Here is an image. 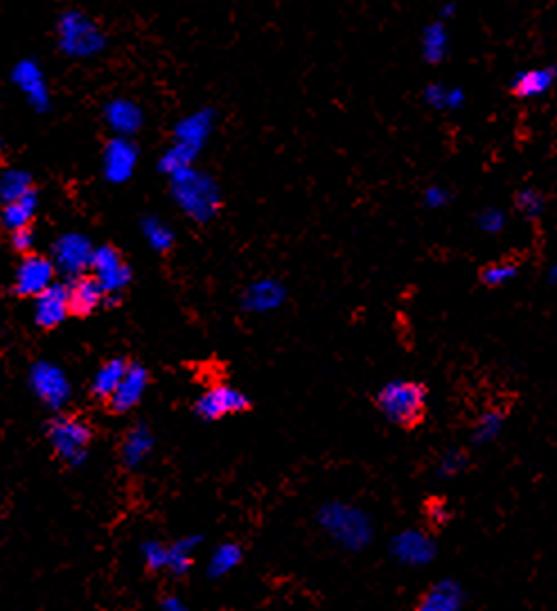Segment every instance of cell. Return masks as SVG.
I'll return each instance as SVG.
<instances>
[{
  "label": "cell",
  "mask_w": 557,
  "mask_h": 611,
  "mask_svg": "<svg viewBox=\"0 0 557 611\" xmlns=\"http://www.w3.org/2000/svg\"><path fill=\"white\" fill-rule=\"evenodd\" d=\"M215 125H217L215 109H199L183 115V118L174 125L172 145L165 149L161 161H158L161 172L172 176L174 172L194 165L210 136L215 134Z\"/></svg>",
  "instance_id": "cell-1"
},
{
  "label": "cell",
  "mask_w": 557,
  "mask_h": 611,
  "mask_svg": "<svg viewBox=\"0 0 557 611\" xmlns=\"http://www.w3.org/2000/svg\"><path fill=\"white\" fill-rule=\"evenodd\" d=\"M321 526L332 542H337L343 551L359 553L373 544L375 521L364 508L352 506L346 501H327L316 515Z\"/></svg>",
  "instance_id": "cell-2"
},
{
  "label": "cell",
  "mask_w": 557,
  "mask_h": 611,
  "mask_svg": "<svg viewBox=\"0 0 557 611\" xmlns=\"http://www.w3.org/2000/svg\"><path fill=\"white\" fill-rule=\"evenodd\" d=\"M55 43L66 59L86 61L102 55L109 46V37L93 16L82 10H66L57 16Z\"/></svg>",
  "instance_id": "cell-3"
},
{
  "label": "cell",
  "mask_w": 557,
  "mask_h": 611,
  "mask_svg": "<svg viewBox=\"0 0 557 611\" xmlns=\"http://www.w3.org/2000/svg\"><path fill=\"white\" fill-rule=\"evenodd\" d=\"M429 388L409 379H391L375 393L377 411L384 415L386 422L402 429H413L422 424L427 413Z\"/></svg>",
  "instance_id": "cell-4"
},
{
  "label": "cell",
  "mask_w": 557,
  "mask_h": 611,
  "mask_svg": "<svg viewBox=\"0 0 557 611\" xmlns=\"http://www.w3.org/2000/svg\"><path fill=\"white\" fill-rule=\"evenodd\" d=\"M170 179L174 199L185 215L199 224H206L217 217L221 210V190L212 176L190 165L185 170L174 172Z\"/></svg>",
  "instance_id": "cell-5"
},
{
  "label": "cell",
  "mask_w": 557,
  "mask_h": 611,
  "mask_svg": "<svg viewBox=\"0 0 557 611\" xmlns=\"http://www.w3.org/2000/svg\"><path fill=\"white\" fill-rule=\"evenodd\" d=\"M48 440L59 458L68 465H82L88 456V445L93 440V429L73 415H59L48 424Z\"/></svg>",
  "instance_id": "cell-6"
},
{
  "label": "cell",
  "mask_w": 557,
  "mask_h": 611,
  "mask_svg": "<svg viewBox=\"0 0 557 611\" xmlns=\"http://www.w3.org/2000/svg\"><path fill=\"white\" fill-rule=\"evenodd\" d=\"M12 84L19 88L23 100L28 102L32 111L37 113H48L52 106V95L50 86L46 79V70L34 57H23L16 61L10 70Z\"/></svg>",
  "instance_id": "cell-7"
},
{
  "label": "cell",
  "mask_w": 557,
  "mask_h": 611,
  "mask_svg": "<svg viewBox=\"0 0 557 611\" xmlns=\"http://www.w3.org/2000/svg\"><path fill=\"white\" fill-rule=\"evenodd\" d=\"M388 553L393 560L409 569H424L438 557V544L429 533L420 528H406L388 542Z\"/></svg>",
  "instance_id": "cell-8"
},
{
  "label": "cell",
  "mask_w": 557,
  "mask_h": 611,
  "mask_svg": "<svg viewBox=\"0 0 557 611\" xmlns=\"http://www.w3.org/2000/svg\"><path fill=\"white\" fill-rule=\"evenodd\" d=\"M249 409H251L249 395L242 393L240 388L228 384L210 386L208 391L199 397L197 404H194V411H197L199 418L208 422L224 420L228 415H237Z\"/></svg>",
  "instance_id": "cell-9"
},
{
  "label": "cell",
  "mask_w": 557,
  "mask_h": 611,
  "mask_svg": "<svg viewBox=\"0 0 557 611\" xmlns=\"http://www.w3.org/2000/svg\"><path fill=\"white\" fill-rule=\"evenodd\" d=\"M95 246L88 242V237L79 233L61 235L55 246H52V262L57 271L66 273L70 278H77L91 269Z\"/></svg>",
  "instance_id": "cell-10"
},
{
  "label": "cell",
  "mask_w": 557,
  "mask_h": 611,
  "mask_svg": "<svg viewBox=\"0 0 557 611\" xmlns=\"http://www.w3.org/2000/svg\"><path fill=\"white\" fill-rule=\"evenodd\" d=\"M30 386L39 400L50 409H61L70 400V382L64 370L50 361L34 363L30 370Z\"/></svg>",
  "instance_id": "cell-11"
},
{
  "label": "cell",
  "mask_w": 557,
  "mask_h": 611,
  "mask_svg": "<svg viewBox=\"0 0 557 611\" xmlns=\"http://www.w3.org/2000/svg\"><path fill=\"white\" fill-rule=\"evenodd\" d=\"M91 271L93 276L100 280L106 294L113 296H120V291L127 289L131 282V267L113 246H100V249H95Z\"/></svg>",
  "instance_id": "cell-12"
},
{
  "label": "cell",
  "mask_w": 557,
  "mask_h": 611,
  "mask_svg": "<svg viewBox=\"0 0 557 611\" xmlns=\"http://www.w3.org/2000/svg\"><path fill=\"white\" fill-rule=\"evenodd\" d=\"M138 156L140 152L134 140L127 136H113L102 152V172L106 176V181L111 183L129 181L136 172Z\"/></svg>",
  "instance_id": "cell-13"
},
{
  "label": "cell",
  "mask_w": 557,
  "mask_h": 611,
  "mask_svg": "<svg viewBox=\"0 0 557 611\" xmlns=\"http://www.w3.org/2000/svg\"><path fill=\"white\" fill-rule=\"evenodd\" d=\"M57 267L55 262L43 258V255H25L23 262L16 269L14 291L19 296H34L37 298L41 291H46L52 282H55Z\"/></svg>",
  "instance_id": "cell-14"
},
{
  "label": "cell",
  "mask_w": 557,
  "mask_h": 611,
  "mask_svg": "<svg viewBox=\"0 0 557 611\" xmlns=\"http://www.w3.org/2000/svg\"><path fill=\"white\" fill-rule=\"evenodd\" d=\"M104 122L116 136L134 138L145 127V111L138 102L129 97H113L104 104Z\"/></svg>",
  "instance_id": "cell-15"
},
{
  "label": "cell",
  "mask_w": 557,
  "mask_h": 611,
  "mask_svg": "<svg viewBox=\"0 0 557 611\" xmlns=\"http://www.w3.org/2000/svg\"><path fill=\"white\" fill-rule=\"evenodd\" d=\"M70 316V296H68V285H52L41 291L37 296V305H34V321L43 330H55Z\"/></svg>",
  "instance_id": "cell-16"
},
{
  "label": "cell",
  "mask_w": 557,
  "mask_h": 611,
  "mask_svg": "<svg viewBox=\"0 0 557 611\" xmlns=\"http://www.w3.org/2000/svg\"><path fill=\"white\" fill-rule=\"evenodd\" d=\"M287 300V289L276 278H260L251 282L242 294V309L251 314H269Z\"/></svg>",
  "instance_id": "cell-17"
},
{
  "label": "cell",
  "mask_w": 557,
  "mask_h": 611,
  "mask_svg": "<svg viewBox=\"0 0 557 611\" xmlns=\"http://www.w3.org/2000/svg\"><path fill=\"white\" fill-rule=\"evenodd\" d=\"M149 384V373L140 363H129L125 377L118 384L116 391L109 397L111 409L116 413H127L140 404Z\"/></svg>",
  "instance_id": "cell-18"
},
{
  "label": "cell",
  "mask_w": 557,
  "mask_h": 611,
  "mask_svg": "<svg viewBox=\"0 0 557 611\" xmlns=\"http://www.w3.org/2000/svg\"><path fill=\"white\" fill-rule=\"evenodd\" d=\"M467 602L463 584L454 578H442L431 584L418 602L420 611H461Z\"/></svg>",
  "instance_id": "cell-19"
},
{
  "label": "cell",
  "mask_w": 557,
  "mask_h": 611,
  "mask_svg": "<svg viewBox=\"0 0 557 611\" xmlns=\"http://www.w3.org/2000/svg\"><path fill=\"white\" fill-rule=\"evenodd\" d=\"M68 296H70V314L73 316H91L95 309L104 305L106 291L102 289L100 280L95 276H82L73 278L68 285Z\"/></svg>",
  "instance_id": "cell-20"
},
{
  "label": "cell",
  "mask_w": 557,
  "mask_h": 611,
  "mask_svg": "<svg viewBox=\"0 0 557 611\" xmlns=\"http://www.w3.org/2000/svg\"><path fill=\"white\" fill-rule=\"evenodd\" d=\"M557 84V66H539V68H528L519 70L512 79V93L519 100H537L544 97L551 88Z\"/></svg>",
  "instance_id": "cell-21"
},
{
  "label": "cell",
  "mask_w": 557,
  "mask_h": 611,
  "mask_svg": "<svg viewBox=\"0 0 557 611\" xmlns=\"http://www.w3.org/2000/svg\"><path fill=\"white\" fill-rule=\"evenodd\" d=\"M37 208H39V199L37 192L25 194V197L3 203V212H0V224H3L10 233L19 228H28L34 217H37Z\"/></svg>",
  "instance_id": "cell-22"
},
{
  "label": "cell",
  "mask_w": 557,
  "mask_h": 611,
  "mask_svg": "<svg viewBox=\"0 0 557 611\" xmlns=\"http://www.w3.org/2000/svg\"><path fill=\"white\" fill-rule=\"evenodd\" d=\"M129 368L127 359H109L106 363H102L100 370H97L91 384V391L97 397V400H106L109 402V397L116 391L118 384L122 382V377H125Z\"/></svg>",
  "instance_id": "cell-23"
},
{
  "label": "cell",
  "mask_w": 557,
  "mask_h": 611,
  "mask_svg": "<svg viewBox=\"0 0 557 611\" xmlns=\"http://www.w3.org/2000/svg\"><path fill=\"white\" fill-rule=\"evenodd\" d=\"M420 50L427 64H440L449 52V32L442 21H433L422 30Z\"/></svg>",
  "instance_id": "cell-24"
},
{
  "label": "cell",
  "mask_w": 557,
  "mask_h": 611,
  "mask_svg": "<svg viewBox=\"0 0 557 611\" xmlns=\"http://www.w3.org/2000/svg\"><path fill=\"white\" fill-rule=\"evenodd\" d=\"M152 449H154L152 431L140 424V427H134L127 433L125 445H122V460H125L127 467H138Z\"/></svg>",
  "instance_id": "cell-25"
},
{
  "label": "cell",
  "mask_w": 557,
  "mask_h": 611,
  "mask_svg": "<svg viewBox=\"0 0 557 611\" xmlns=\"http://www.w3.org/2000/svg\"><path fill=\"white\" fill-rule=\"evenodd\" d=\"M503 427H506V413H503L501 409H490V411L481 413V418L476 420L474 431H472L474 447L492 445V442L503 433Z\"/></svg>",
  "instance_id": "cell-26"
},
{
  "label": "cell",
  "mask_w": 557,
  "mask_h": 611,
  "mask_svg": "<svg viewBox=\"0 0 557 611\" xmlns=\"http://www.w3.org/2000/svg\"><path fill=\"white\" fill-rule=\"evenodd\" d=\"M30 192H34V181L30 172L19 170V167L0 172V201L10 203Z\"/></svg>",
  "instance_id": "cell-27"
},
{
  "label": "cell",
  "mask_w": 557,
  "mask_h": 611,
  "mask_svg": "<svg viewBox=\"0 0 557 611\" xmlns=\"http://www.w3.org/2000/svg\"><path fill=\"white\" fill-rule=\"evenodd\" d=\"M242 546L235 544V542H226L215 548V553L210 555V562H208V575L210 578H224V575L231 573L233 569H237L242 562Z\"/></svg>",
  "instance_id": "cell-28"
},
{
  "label": "cell",
  "mask_w": 557,
  "mask_h": 611,
  "mask_svg": "<svg viewBox=\"0 0 557 611\" xmlns=\"http://www.w3.org/2000/svg\"><path fill=\"white\" fill-rule=\"evenodd\" d=\"M201 537H185L174 546H167V566L165 569L174 575H185L192 566V551L199 546Z\"/></svg>",
  "instance_id": "cell-29"
},
{
  "label": "cell",
  "mask_w": 557,
  "mask_h": 611,
  "mask_svg": "<svg viewBox=\"0 0 557 611\" xmlns=\"http://www.w3.org/2000/svg\"><path fill=\"white\" fill-rule=\"evenodd\" d=\"M143 235L147 239V244L152 246L154 251L158 253H165L172 249L174 244V233L172 228L165 224V221L156 219V217H147L143 219Z\"/></svg>",
  "instance_id": "cell-30"
},
{
  "label": "cell",
  "mask_w": 557,
  "mask_h": 611,
  "mask_svg": "<svg viewBox=\"0 0 557 611\" xmlns=\"http://www.w3.org/2000/svg\"><path fill=\"white\" fill-rule=\"evenodd\" d=\"M519 276V267L517 264L512 262H494V264H488L481 271V282L485 287L490 289H499V287H506L508 282H512Z\"/></svg>",
  "instance_id": "cell-31"
},
{
  "label": "cell",
  "mask_w": 557,
  "mask_h": 611,
  "mask_svg": "<svg viewBox=\"0 0 557 611\" xmlns=\"http://www.w3.org/2000/svg\"><path fill=\"white\" fill-rule=\"evenodd\" d=\"M515 208L521 217L526 219H539L546 210V199L544 194L537 188H524L517 192L515 197Z\"/></svg>",
  "instance_id": "cell-32"
},
{
  "label": "cell",
  "mask_w": 557,
  "mask_h": 611,
  "mask_svg": "<svg viewBox=\"0 0 557 611\" xmlns=\"http://www.w3.org/2000/svg\"><path fill=\"white\" fill-rule=\"evenodd\" d=\"M467 465H470V456L463 449H447L445 454L438 458L436 465V476L438 478H454L461 476Z\"/></svg>",
  "instance_id": "cell-33"
},
{
  "label": "cell",
  "mask_w": 557,
  "mask_h": 611,
  "mask_svg": "<svg viewBox=\"0 0 557 611\" xmlns=\"http://www.w3.org/2000/svg\"><path fill=\"white\" fill-rule=\"evenodd\" d=\"M506 224H508L506 212H503L497 206L483 208L479 215H476V226H479V230H481V233H485V235H499V233H503V228H506Z\"/></svg>",
  "instance_id": "cell-34"
},
{
  "label": "cell",
  "mask_w": 557,
  "mask_h": 611,
  "mask_svg": "<svg viewBox=\"0 0 557 611\" xmlns=\"http://www.w3.org/2000/svg\"><path fill=\"white\" fill-rule=\"evenodd\" d=\"M422 201L429 210H442L452 203V190L445 188V185H440V183H433L429 185V188H424Z\"/></svg>",
  "instance_id": "cell-35"
},
{
  "label": "cell",
  "mask_w": 557,
  "mask_h": 611,
  "mask_svg": "<svg viewBox=\"0 0 557 611\" xmlns=\"http://www.w3.org/2000/svg\"><path fill=\"white\" fill-rule=\"evenodd\" d=\"M449 88H452V86L429 84L427 88H424V93H422L424 104L431 106V109H436V111H447V106H449Z\"/></svg>",
  "instance_id": "cell-36"
},
{
  "label": "cell",
  "mask_w": 557,
  "mask_h": 611,
  "mask_svg": "<svg viewBox=\"0 0 557 611\" xmlns=\"http://www.w3.org/2000/svg\"><path fill=\"white\" fill-rule=\"evenodd\" d=\"M143 555L152 571H161L167 566V546H163L161 542H147L143 546Z\"/></svg>",
  "instance_id": "cell-37"
},
{
  "label": "cell",
  "mask_w": 557,
  "mask_h": 611,
  "mask_svg": "<svg viewBox=\"0 0 557 611\" xmlns=\"http://www.w3.org/2000/svg\"><path fill=\"white\" fill-rule=\"evenodd\" d=\"M427 517H429V524L436 526V528H442L447 524L449 519H452V510H449V506L445 501H429L427 506Z\"/></svg>",
  "instance_id": "cell-38"
},
{
  "label": "cell",
  "mask_w": 557,
  "mask_h": 611,
  "mask_svg": "<svg viewBox=\"0 0 557 611\" xmlns=\"http://www.w3.org/2000/svg\"><path fill=\"white\" fill-rule=\"evenodd\" d=\"M12 246H14V251H19L23 255H28L32 251L34 233L30 230V226L14 230V233H12Z\"/></svg>",
  "instance_id": "cell-39"
},
{
  "label": "cell",
  "mask_w": 557,
  "mask_h": 611,
  "mask_svg": "<svg viewBox=\"0 0 557 611\" xmlns=\"http://www.w3.org/2000/svg\"><path fill=\"white\" fill-rule=\"evenodd\" d=\"M454 14H456V5H454V3H447V5H442V7H440V21L452 19Z\"/></svg>",
  "instance_id": "cell-40"
},
{
  "label": "cell",
  "mask_w": 557,
  "mask_h": 611,
  "mask_svg": "<svg viewBox=\"0 0 557 611\" xmlns=\"http://www.w3.org/2000/svg\"><path fill=\"white\" fill-rule=\"evenodd\" d=\"M161 607H163V609H185V605H183V602H181L179 598H165V600L161 602Z\"/></svg>",
  "instance_id": "cell-41"
},
{
  "label": "cell",
  "mask_w": 557,
  "mask_h": 611,
  "mask_svg": "<svg viewBox=\"0 0 557 611\" xmlns=\"http://www.w3.org/2000/svg\"><path fill=\"white\" fill-rule=\"evenodd\" d=\"M548 282H551V285L557 287V262L553 264L551 269H548Z\"/></svg>",
  "instance_id": "cell-42"
},
{
  "label": "cell",
  "mask_w": 557,
  "mask_h": 611,
  "mask_svg": "<svg viewBox=\"0 0 557 611\" xmlns=\"http://www.w3.org/2000/svg\"><path fill=\"white\" fill-rule=\"evenodd\" d=\"M0 156H3V138H0Z\"/></svg>",
  "instance_id": "cell-43"
}]
</instances>
